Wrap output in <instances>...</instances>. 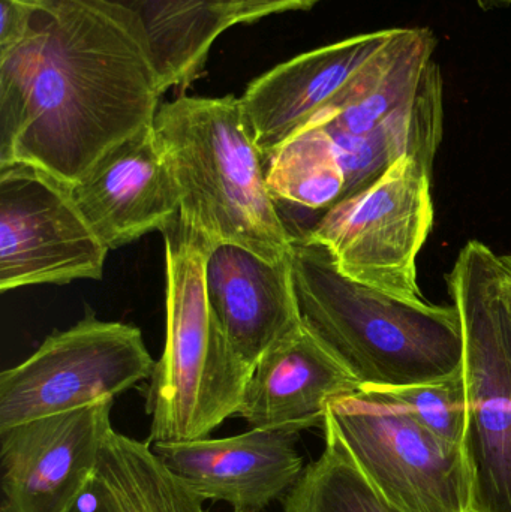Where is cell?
<instances>
[{"label": "cell", "instance_id": "cell-4", "mask_svg": "<svg viewBox=\"0 0 511 512\" xmlns=\"http://www.w3.org/2000/svg\"><path fill=\"white\" fill-rule=\"evenodd\" d=\"M165 242V345L150 376L149 444L209 438L239 414L254 369L234 351L206 291L213 243L179 215Z\"/></svg>", "mask_w": 511, "mask_h": 512}, {"label": "cell", "instance_id": "cell-13", "mask_svg": "<svg viewBox=\"0 0 511 512\" xmlns=\"http://www.w3.org/2000/svg\"><path fill=\"white\" fill-rule=\"evenodd\" d=\"M72 192L110 251L164 230L180 210L179 186L153 125L108 152Z\"/></svg>", "mask_w": 511, "mask_h": 512}, {"label": "cell", "instance_id": "cell-11", "mask_svg": "<svg viewBox=\"0 0 511 512\" xmlns=\"http://www.w3.org/2000/svg\"><path fill=\"white\" fill-rule=\"evenodd\" d=\"M299 435L251 429L219 439L152 445L168 469L204 501L260 512L287 495L306 466Z\"/></svg>", "mask_w": 511, "mask_h": 512}, {"label": "cell", "instance_id": "cell-9", "mask_svg": "<svg viewBox=\"0 0 511 512\" xmlns=\"http://www.w3.org/2000/svg\"><path fill=\"white\" fill-rule=\"evenodd\" d=\"M108 252L71 185L33 165L0 167V291L101 280Z\"/></svg>", "mask_w": 511, "mask_h": 512}, {"label": "cell", "instance_id": "cell-10", "mask_svg": "<svg viewBox=\"0 0 511 512\" xmlns=\"http://www.w3.org/2000/svg\"><path fill=\"white\" fill-rule=\"evenodd\" d=\"M113 399L0 430L3 512H71L90 489Z\"/></svg>", "mask_w": 511, "mask_h": 512}, {"label": "cell", "instance_id": "cell-3", "mask_svg": "<svg viewBox=\"0 0 511 512\" xmlns=\"http://www.w3.org/2000/svg\"><path fill=\"white\" fill-rule=\"evenodd\" d=\"M180 191L179 216L213 245H236L270 262L288 258L294 233L270 194L266 162L240 99L182 95L153 122Z\"/></svg>", "mask_w": 511, "mask_h": 512}, {"label": "cell", "instance_id": "cell-1", "mask_svg": "<svg viewBox=\"0 0 511 512\" xmlns=\"http://www.w3.org/2000/svg\"><path fill=\"white\" fill-rule=\"evenodd\" d=\"M164 93L137 14L113 0H35L26 35L0 53V167L74 186L153 125Z\"/></svg>", "mask_w": 511, "mask_h": 512}, {"label": "cell", "instance_id": "cell-16", "mask_svg": "<svg viewBox=\"0 0 511 512\" xmlns=\"http://www.w3.org/2000/svg\"><path fill=\"white\" fill-rule=\"evenodd\" d=\"M146 27L165 92L201 74L216 39L233 27L237 0H113Z\"/></svg>", "mask_w": 511, "mask_h": 512}, {"label": "cell", "instance_id": "cell-7", "mask_svg": "<svg viewBox=\"0 0 511 512\" xmlns=\"http://www.w3.org/2000/svg\"><path fill=\"white\" fill-rule=\"evenodd\" d=\"M431 177L419 159L405 156L324 212L305 234L326 246L350 279L422 303L417 256L434 225Z\"/></svg>", "mask_w": 511, "mask_h": 512}, {"label": "cell", "instance_id": "cell-8", "mask_svg": "<svg viewBox=\"0 0 511 512\" xmlns=\"http://www.w3.org/2000/svg\"><path fill=\"white\" fill-rule=\"evenodd\" d=\"M155 364L140 328L99 321L89 312L2 372L0 430L114 400L150 378Z\"/></svg>", "mask_w": 511, "mask_h": 512}, {"label": "cell", "instance_id": "cell-19", "mask_svg": "<svg viewBox=\"0 0 511 512\" xmlns=\"http://www.w3.org/2000/svg\"><path fill=\"white\" fill-rule=\"evenodd\" d=\"M323 453L285 495L284 512H398L357 468L341 436L324 423Z\"/></svg>", "mask_w": 511, "mask_h": 512}, {"label": "cell", "instance_id": "cell-2", "mask_svg": "<svg viewBox=\"0 0 511 512\" xmlns=\"http://www.w3.org/2000/svg\"><path fill=\"white\" fill-rule=\"evenodd\" d=\"M291 271L306 330L362 388H399L462 370L455 304L413 303L345 276L326 246L294 234Z\"/></svg>", "mask_w": 511, "mask_h": 512}, {"label": "cell", "instance_id": "cell-18", "mask_svg": "<svg viewBox=\"0 0 511 512\" xmlns=\"http://www.w3.org/2000/svg\"><path fill=\"white\" fill-rule=\"evenodd\" d=\"M276 203L327 212L347 194L344 171L320 128L305 126L285 141L266 164Z\"/></svg>", "mask_w": 511, "mask_h": 512}, {"label": "cell", "instance_id": "cell-25", "mask_svg": "<svg viewBox=\"0 0 511 512\" xmlns=\"http://www.w3.org/2000/svg\"><path fill=\"white\" fill-rule=\"evenodd\" d=\"M0 512H3L2 510H0Z\"/></svg>", "mask_w": 511, "mask_h": 512}, {"label": "cell", "instance_id": "cell-22", "mask_svg": "<svg viewBox=\"0 0 511 512\" xmlns=\"http://www.w3.org/2000/svg\"><path fill=\"white\" fill-rule=\"evenodd\" d=\"M500 273V295L511 322V254L498 255Z\"/></svg>", "mask_w": 511, "mask_h": 512}, {"label": "cell", "instance_id": "cell-21", "mask_svg": "<svg viewBox=\"0 0 511 512\" xmlns=\"http://www.w3.org/2000/svg\"><path fill=\"white\" fill-rule=\"evenodd\" d=\"M318 2L321 0H237L233 26L257 23L261 18L284 14V12L308 11Z\"/></svg>", "mask_w": 511, "mask_h": 512}, {"label": "cell", "instance_id": "cell-14", "mask_svg": "<svg viewBox=\"0 0 511 512\" xmlns=\"http://www.w3.org/2000/svg\"><path fill=\"white\" fill-rule=\"evenodd\" d=\"M204 276L219 325L251 369L303 327L290 255L270 262L240 246L215 245Z\"/></svg>", "mask_w": 511, "mask_h": 512}, {"label": "cell", "instance_id": "cell-15", "mask_svg": "<svg viewBox=\"0 0 511 512\" xmlns=\"http://www.w3.org/2000/svg\"><path fill=\"white\" fill-rule=\"evenodd\" d=\"M360 388L303 325L261 358L237 415L251 429L299 435L324 427L330 402Z\"/></svg>", "mask_w": 511, "mask_h": 512}, {"label": "cell", "instance_id": "cell-20", "mask_svg": "<svg viewBox=\"0 0 511 512\" xmlns=\"http://www.w3.org/2000/svg\"><path fill=\"white\" fill-rule=\"evenodd\" d=\"M407 409L447 447L464 448L468 400L462 370L450 378L399 388H374Z\"/></svg>", "mask_w": 511, "mask_h": 512}, {"label": "cell", "instance_id": "cell-23", "mask_svg": "<svg viewBox=\"0 0 511 512\" xmlns=\"http://www.w3.org/2000/svg\"><path fill=\"white\" fill-rule=\"evenodd\" d=\"M71 512H101V510H99L95 499L92 498L89 490H87L86 495H84L83 499H81V501L72 508Z\"/></svg>", "mask_w": 511, "mask_h": 512}, {"label": "cell", "instance_id": "cell-5", "mask_svg": "<svg viewBox=\"0 0 511 512\" xmlns=\"http://www.w3.org/2000/svg\"><path fill=\"white\" fill-rule=\"evenodd\" d=\"M447 286L461 316L464 339V448L471 474V512H511V355L498 254L471 240L447 274Z\"/></svg>", "mask_w": 511, "mask_h": 512}, {"label": "cell", "instance_id": "cell-12", "mask_svg": "<svg viewBox=\"0 0 511 512\" xmlns=\"http://www.w3.org/2000/svg\"><path fill=\"white\" fill-rule=\"evenodd\" d=\"M396 32L398 27L362 33L315 48L249 83L240 107L264 162L329 104Z\"/></svg>", "mask_w": 511, "mask_h": 512}, {"label": "cell", "instance_id": "cell-24", "mask_svg": "<svg viewBox=\"0 0 511 512\" xmlns=\"http://www.w3.org/2000/svg\"><path fill=\"white\" fill-rule=\"evenodd\" d=\"M477 5L483 11H494V9L510 8L511 0H477Z\"/></svg>", "mask_w": 511, "mask_h": 512}, {"label": "cell", "instance_id": "cell-17", "mask_svg": "<svg viewBox=\"0 0 511 512\" xmlns=\"http://www.w3.org/2000/svg\"><path fill=\"white\" fill-rule=\"evenodd\" d=\"M101 512H207L149 442L111 430L89 489Z\"/></svg>", "mask_w": 511, "mask_h": 512}, {"label": "cell", "instance_id": "cell-6", "mask_svg": "<svg viewBox=\"0 0 511 512\" xmlns=\"http://www.w3.org/2000/svg\"><path fill=\"white\" fill-rule=\"evenodd\" d=\"M341 436L372 489L398 512H471L465 448L447 447L407 409L374 388L330 402Z\"/></svg>", "mask_w": 511, "mask_h": 512}]
</instances>
